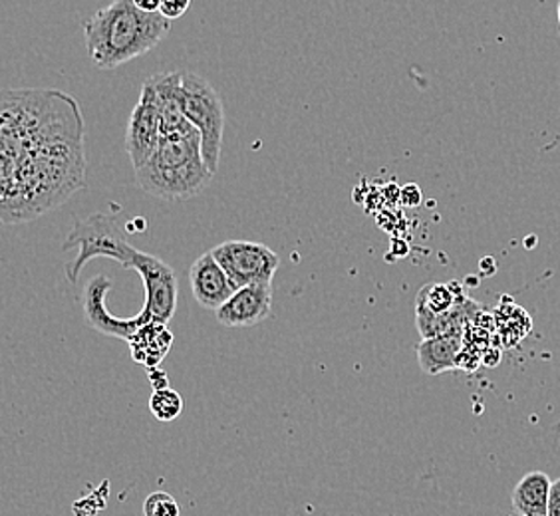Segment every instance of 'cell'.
Here are the masks:
<instances>
[{
	"instance_id": "obj_1",
	"label": "cell",
	"mask_w": 560,
	"mask_h": 516,
	"mask_svg": "<svg viewBox=\"0 0 560 516\" xmlns=\"http://www.w3.org/2000/svg\"><path fill=\"white\" fill-rule=\"evenodd\" d=\"M84 134L0 148V206L7 225L40 217L84 185Z\"/></svg>"
},
{
	"instance_id": "obj_2",
	"label": "cell",
	"mask_w": 560,
	"mask_h": 516,
	"mask_svg": "<svg viewBox=\"0 0 560 516\" xmlns=\"http://www.w3.org/2000/svg\"><path fill=\"white\" fill-rule=\"evenodd\" d=\"M170 28L172 21L161 12L141 11L134 0H112L84 23V36L94 66L115 70L148 54Z\"/></svg>"
},
{
	"instance_id": "obj_3",
	"label": "cell",
	"mask_w": 560,
	"mask_h": 516,
	"mask_svg": "<svg viewBox=\"0 0 560 516\" xmlns=\"http://www.w3.org/2000/svg\"><path fill=\"white\" fill-rule=\"evenodd\" d=\"M213 175L201 151V134L195 126L184 134L163 136L153 155L136 169L139 187L163 201L199 196L213 181Z\"/></svg>"
},
{
	"instance_id": "obj_4",
	"label": "cell",
	"mask_w": 560,
	"mask_h": 516,
	"mask_svg": "<svg viewBox=\"0 0 560 516\" xmlns=\"http://www.w3.org/2000/svg\"><path fill=\"white\" fill-rule=\"evenodd\" d=\"M72 247H78L80 253L66 264L64 275L69 278L70 285H76L80 278L82 268L92 259H114L124 268H134L138 249H134L127 242L124 230L120 229L117 218L103 213H94L90 217L80 218L74 223V229L69 235V239L62 244L64 251H70Z\"/></svg>"
},
{
	"instance_id": "obj_5",
	"label": "cell",
	"mask_w": 560,
	"mask_h": 516,
	"mask_svg": "<svg viewBox=\"0 0 560 516\" xmlns=\"http://www.w3.org/2000/svg\"><path fill=\"white\" fill-rule=\"evenodd\" d=\"M185 115L201 134V151L211 172H217L225 134V108L217 90L199 74L184 72Z\"/></svg>"
},
{
	"instance_id": "obj_6",
	"label": "cell",
	"mask_w": 560,
	"mask_h": 516,
	"mask_svg": "<svg viewBox=\"0 0 560 516\" xmlns=\"http://www.w3.org/2000/svg\"><path fill=\"white\" fill-rule=\"evenodd\" d=\"M211 253L225 268L237 290L252 282H273L281 264L278 254L261 242H221Z\"/></svg>"
},
{
	"instance_id": "obj_7",
	"label": "cell",
	"mask_w": 560,
	"mask_h": 516,
	"mask_svg": "<svg viewBox=\"0 0 560 516\" xmlns=\"http://www.w3.org/2000/svg\"><path fill=\"white\" fill-rule=\"evenodd\" d=\"M161 141V115L155 84L149 76L141 84L139 102L129 115L126 129V150L134 169H139L158 150Z\"/></svg>"
},
{
	"instance_id": "obj_8",
	"label": "cell",
	"mask_w": 560,
	"mask_h": 516,
	"mask_svg": "<svg viewBox=\"0 0 560 516\" xmlns=\"http://www.w3.org/2000/svg\"><path fill=\"white\" fill-rule=\"evenodd\" d=\"M134 270H138L146 285V306L149 318L160 324L172 320L177 309V278L172 266L158 256L138 253Z\"/></svg>"
},
{
	"instance_id": "obj_9",
	"label": "cell",
	"mask_w": 560,
	"mask_h": 516,
	"mask_svg": "<svg viewBox=\"0 0 560 516\" xmlns=\"http://www.w3.org/2000/svg\"><path fill=\"white\" fill-rule=\"evenodd\" d=\"M112 290V280L108 276L98 275L90 278L86 292H84V314H86V322L92 326L94 330L112 336V338H120L129 342L139 328H144L148 322H153L149 318L148 312L141 309L138 316L134 318H117L114 314L108 312V294Z\"/></svg>"
},
{
	"instance_id": "obj_10",
	"label": "cell",
	"mask_w": 560,
	"mask_h": 516,
	"mask_svg": "<svg viewBox=\"0 0 560 516\" xmlns=\"http://www.w3.org/2000/svg\"><path fill=\"white\" fill-rule=\"evenodd\" d=\"M273 282H252L239 288L221 309L215 310L219 324L227 328H249L271 316Z\"/></svg>"
},
{
	"instance_id": "obj_11",
	"label": "cell",
	"mask_w": 560,
	"mask_h": 516,
	"mask_svg": "<svg viewBox=\"0 0 560 516\" xmlns=\"http://www.w3.org/2000/svg\"><path fill=\"white\" fill-rule=\"evenodd\" d=\"M189 282L194 297L203 309L219 310L237 292L229 275L213 253L201 254L189 268Z\"/></svg>"
},
{
	"instance_id": "obj_12",
	"label": "cell",
	"mask_w": 560,
	"mask_h": 516,
	"mask_svg": "<svg viewBox=\"0 0 560 516\" xmlns=\"http://www.w3.org/2000/svg\"><path fill=\"white\" fill-rule=\"evenodd\" d=\"M151 78L160 105L161 138L191 129L194 124L185 115L184 72H163Z\"/></svg>"
},
{
	"instance_id": "obj_13",
	"label": "cell",
	"mask_w": 560,
	"mask_h": 516,
	"mask_svg": "<svg viewBox=\"0 0 560 516\" xmlns=\"http://www.w3.org/2000/svg\"><path fill=\"white\" fill-rule=\"evenodd\" d=\"M463 352V333H439L434 338H423L418 345V362L425 374L439 376L444 372L458 369L459 356Z\"/></svg>"
},
{
	"instance_id": "obj_14",
	"label": "cell",
	"mask_w": 560,
	"mask_h": 516,
	"mask_svg": "<svg viewBox=\"0 0 560 516\" xmlns=\"http://www.w3.org/2000/svg\"><path fill=\"white\" fill-rule=\"evenodd\" d=\"M552 481L543 470L526 473L511 494L514 513L521 516H547Z\"/></svg>"
},
{
	"instance_id": "obj_15",
	"label": "cell",
	"mask_w": 560,
	"mask_h": 516,
	"mask_svg": "<svg viewBox=\"0 0 560 516\" xmlns=\"http://www.w3.org/2000/svg\"><path fill=\"white\" fill-rule=\"evenodd\" d=\"M173 344V336L167 330V324L148 322L139 332L129 340L134 360L141 366L158 367L161 360L167 356Z\"/></svg>"
},
{
	"instance_id": "obj_16",
	"label": "cell",
	"mask_w": 560,
	"mask_h": 516,
	"mask_svg": "<svg viewBox=\"0 0 560 516\" xmlns=\"http://www.w3.org/2000/svg\"><path fill=\"white\" fill-rule=\"evenodd\" d=\"M453 287L456 285H425L415 300V312H425L434 316H444L451 312L461 300H465V297H461Z\"/></svg>"
},
{
	"instance_id": "obj_17",
	"label": "cell",
	"mask_w": 560,
	"mask_h": 516,
	"mask_svg": "<svg viewBox=\"0 0 560 516\" xmlns=\"http://www.w3.org/2000/svg\"><path fill=\"white\" fill-rule=\"evenodd\" d=\"M149 410L158 421L170 424V421H175L184 412V398L172 388L153 390L151 398H149Z\"/></svg>"
},
{
	"instance_id": "obj_18",
	"label": "cell",
	"mask_w": 560,
	"mask_h": 516,
	"mask_svg": "<svg viewBox=\"0 0 560 516\" xmlns=\"http://www.w3.org/2000/svg\"><path fill=\"white\" fill-rule=\"evenodd\" d=\"M144 515L146 516H182L179 503L172 494L165 491H155L149 494L144 503Z\"/></svg>"
},
{
	"instance_id": "obj_19",
	"label": "cell",
	"mask_w": 560,
	"mask_h": 516,
	"mask_svg": "<svg viewBox=\"0 0 560 516\" xmlns=\"http://www.w3.org/2000/svg\"><path fill=\"white\" fill-rule=\"evenodd\" d=\"M189 7H191V0H161L160 12L165 18L177 21L184 16Z\"/></svg>"
},
{
	"instance_id": "obj_20",
	"label": "cell",
	"mask_w": 560,
	"mask_h": 516,
	"mask_svg": "<svg viewBox=\"0 0 560 516\" xmlns=\"http://www.w3.org/2000/svg\"><path fill=\"white\" fill-rule=\"evenodd\" d=\"M420 201H422V191H420V187H415V185L403 187V191H401V203H403V205L418 206L420 205Z\"/></svg>"
},
{
	"instance_id": "obj_21",
	"label": "cell",
	"mask_w": 560,
	"mask_h": 516,
	"mask_svg": "<svg viewBox=\"0 0 560 516\" xmlns=\"http://www.w3.org/2000/svg\"><path fill=\"white\" fill-rule=\"evenodd\" d=\"M547 516H560V477L557 481H552V487H550Z\"/></svg>"
},
{
	"instance_id": "obj_22",
	"label": "cell",
	"mask_w": 560,
	"mask_h": 516,
	"mask_svg": "<svg viewBox=\"0 0 560 516\" xmlns=\"http://www.w3.org/2000/svg\"><path fill=\"white\" fill-rule=\"evenodd\" d=\"M136 7L146 12H160L161 0H134Z\"/></svg>"
},
{
	"instance_id": "obj_23",
	"label": "cell",
	"mask_w": 560,
	"mask_h": 516,
	"mask_svg": "<svg viewBox=\"0 0 560 516\" xmlns=\"http://www.w3.org/2000/svg\"><path fill=\"white\" fill-rule=\"evenodd\" d=\"M557 12H559V23H560V4H559V9H557Z\"/></svg>"
},
{
	"instance_id": "obj_24",
	"label": "cell",
	"mask_w": 560,
	"mask_h": 516,
	"mask_svg": "<svg viewBox=\"0 0 560 516\" xmlns=\"http://www.w3.org/2000/svg\"><path fill=\"white\" fill-rule=\"evenodd\" d=\"M559 26H560V23H559Z\"/></svg>"
}]
</instances>
